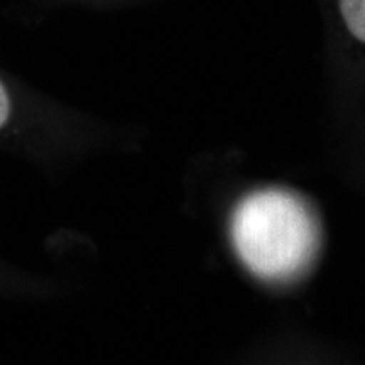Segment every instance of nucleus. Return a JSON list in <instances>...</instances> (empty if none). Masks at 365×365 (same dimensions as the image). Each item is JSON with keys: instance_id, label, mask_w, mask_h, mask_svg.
Returning a JSON list of instances; mask_svg holds the SVG:
<instances>
[{"instance_id": "nucleus-1", "label": "nucleus", "mask_w": 365, "mask_h": 365, "mask_svg": "<svg viewBox=\"0 0 365 365\" xmlns=\"http://www.w3.org/2000/svg\"><path fill=\"white\" fill-rule=\"evenodd\" d=\"M240 261L262 279H286L304 269L318 249L314 218L298 196L281 190L245 196L232 217Z\"/></svg>"}, {"instance_id": "nucleus-2", "label": "nucleus", "mask_w": 365, "mask_h": 365, "mask_svg": "<svg viewBox=\"0 0 365 365\" xmlns=\"http://www.w3.org/2000/svg\"><path fill=\"white\" fill-rule=\"evenodd\" d=\"M339 9L349 33L365 44V0H339Z\"/></svg>"}, {"instance_id": "nucleus-3", "label": "nucleus", "mask_w": 365, "mask_h": 365, "mask_svg": "<svg viewBox=\"0 0 365 365\" xmlns=\"http://www.w3.org/2000/svg\"><path fill=\"white\" fill-rule=\"evenodd\" d=\"M12 115V100L9 95L7 86L0 80V130L7 125L9 118Z\"/></svg>"}, {"instance_id": "nucleus-4", "label": "nucleus", "mask_w": 365, "mask_h": 365, "mask_svg": "<svg viewBox=\"0 0 365 365\" xmlns=\"http://www.w3.org/2000/svg\"><path fill=\"white\" fill-rule=\"evenodd\" d=\"M75 2H86V4H107V2H117V0H75Z\"/></svg>"}]
</instances>
